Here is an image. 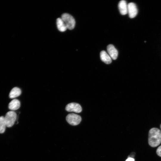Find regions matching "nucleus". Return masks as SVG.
I'll list each match as a JSON object with an SVG mask.
<instances>
[{
	"instance_id": "10",
	"label": "nucleus",
	"mask_w": 161,
	"mask_h": 161,
	"mask_svg": "<svg viewBox=\"0 0 161 161\" xmlns=\"http://www.w3.org/2000/svg\"><path fill=\"white\" fill-rule=\"evenodd\" d=\"M20 106V101L17 99H14L9 104L8 108L12 110H15L18 109Z\"/></svg>"
},
{
	"instance_id": "15",
	"label": "nucleus",
	"mask_w": 161,
	"mask_h": 161,
	"mask_svg": "<svg viewBox=\"0 0 161 161\" xmlns=\"http://www.w3.org/2000/svg\"><path fill=\"white\" fill-rule=\"evenodd\" d=\"M125 161H134V159L131 157H128Z\"/></svg>"
},
{
	"instance_id": "14",
	"label": "nucleus",
	"mask_w": 161,
	"mask_h": 161,
	"mask_svg": "<svg viewBox=\"0 0 161 161\" xmlns=\"http://www.w3.org/2000/svg\"><path fill=\"white\" fill-rule=\"evenodd\" d=\"M156 153L158 155L161 157V145L157 148V150Z\"/></svg>"
},
{
	"instance_id": "9",
	"label": "nucleus",
	"mask_w": 161,
	"mask_h": 161,
	"mask_svg": "<svg viewBox=\"0 0 161 161\" xmlns=\"http://www.w3.org/2000/svg\"><path fill=\"white\" fill-rule=\"evenodd\" d=\"M100 56L101 60L105 63L109 64L111 63L112 58L105 51H102L100 52Z\"/></svg>"
},
{
	"instance_id": "12",
	"label": "nucleus",
	"mask_w": 161,
	"mask_h": 161,
	"mask_svg": "<svg viewBox=\"0 0 161 161\" xmlns=\"http://www.w3.org/2000/svg\"><path fill=\"white\" fill-rule=\"evenodd\" d=\"M21 93L20 89L17 87L13 88L10 91L9 96L10 98H13L19 96Z\"/></svg>"
},
{
	"instance_id": "8",
	"label": "nucleus",
	"mask_w": 161,
	"mask_h": 161,
	"mask_svg": "<svg viewBox=\"0 0 161 161\" xmlns=\"http://www.w3.org/2000/svg\"><path fill=\"white\" fill-rule=\"evenodd\" d=\"M118 7L121 15H125L128 13V4L125 1H120L118 3Z\"/></svg>"
},
{
	"instance_id": "13",
	"label": "nucleus",
	"mask_w": 161,
	"mask_h": 161,
	"mask_svg": "<svg viewBox=\"0 0 161 161\" xmlns=\"http://www.w3.org/2000/svg\"><path fill=\"white\" fill-rule=\"evenodd\" d=\"M7 127L5 122L4 117H0V133H4L5 130Z\"/></svg>"
},
{
	"instance_id": "4",
	"label": "nucleus",
	"mask_w": 161,
	"mask_h": 161,
	"mask_svg": "<svg viewBox=\"0 0 161 161\" xmlns=\"http://www.w3.org/2000/svg\"><path fill=\"white\" fill-rule=\"evenodd\" d=\"M67 122L72 126H76L80 123L81 120L80 116L74 113L68 114L66 117Z\"/></svg>"
},
{
	"instance_id": "2",
	"label": "nucleus",
	"mask_w": 161,
	"mask_h": 161,
	"mask_svg": "<svg viewBox=\"0 0 161 161\" xmlns=\"http://www.w3.org/2000/svg\"><path fill=\"white\" fill-rule=\"evenodd\" d=\"M61 18L65 23L67 29L72 30L74 28L75 21L72 16L69 14L64 13L62 15Z\"/></svg>"
},
{
	"instance_id": "5",
	"label": "nucleus",
	"mask_w": 161,
	"mask_h": 161,
	"mask_svg": "<svg viewBox=\"0 0 161 161\" xmlns=\"http://www.w3.org/2000/svg\"><path fill=\"white\" fill-rule=\"evenodd\" d=\"M65 109L66 111L69 112H74L78 113L81 112L82 110L80 105L75 103L68 104L66 106Z\"/></svg>"
},
{
	"instance_id": "11",
	"label": "nucleus",
	"mask_w": 161,
	"mask_h": 161,
	"mask_svg": "<svg viewBox=\"0 0 161 161\" xmlns=\"http://www.w3.org/2000/svg\"><path fill=\"white\" fill-rule=\"evenodd\" d=\"M56 24L57 28L59 31L63 32L67 30L66 26L61 18H58L57 19Z\"/></svg>"
},
{
	"instance_id": "6",
	"label": "nucleus",
	"mask_w": 161,
	"mask_h": 161,
	"mask_svg": "<svg viewBox=\"0 0 161 161\" xmlns=\"http://www.w3.org/2000/svg\"><path fill=\"white\" fill-rule=\"evenodd\" d=\"M138 10L136 4L133 2L128 4V13L131 18H134L137 15Z\"/></svg>"
},
{
	"instance_id": "16",
	"label": "nucleus",
	"mask_w": 161,
	"mask_h": 161,
	"mask_svg": "<svg viewBox=\"0 0 161 161\" xmlns=\"http://www.w3.org/2000/svg\"><path fill=\"white\" fill-rule=\"evenodd\" d=\"M160 128H161V125H160Z\"/></svg>"
},
{
	"instance_id": "3",
	"label": "nucleus",
	"mask_w": 161,
	"mask_h": 161,
	"mask_svg": "<svg viewBox=\"0 0 161 161\" xmlns=\"http://www.w3.org/2000/svg\"><path fill=\"white\" fill-rule=\"evenodd\" d=\"M7 127H10L14 124L17 118L16 113L13 111L8 112L4 117Z\"/></svg>"
},
{
	"instance_id": "1",
	"label": "nucleus",
	"mask_w": 161,
	"mask_h": 161,
	"mask_svg": "<svg viewBox=\"0 0 161 161\" xmlns=\"http://www.w3.org/2000/svg\"><path fill=\"white\" fill-rule=\"evenodd\" d=\"M148 143L149 145L153 147H156L161 143V131L159 129L153 128L149 131Z\"/></svg>"
},
{
	"instance_id": "7",
	"label": "nucleus",
	"mask_w": 161,
	"mask_h": 161,
	"mask_svg": "<svg viewBox=\"0 0 161 161\" xmlns=\"http://www.w3.org/2000/svg\"><path fill=\"white\" fill-rule=\"evenodd\" d=\"M107 50L108 54L112 59L116 60L118 56V52L114 46L112 44H109L107 47Z\"/></svg>"
}]
</instances>
